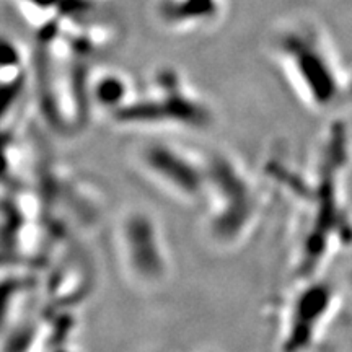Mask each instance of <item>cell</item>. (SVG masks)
Masks as SVG:
<instances>
[{
	"mask_svg": "<svg viewBox=\"0 0 352 352\" xmlns=\"http://www.w3.org/2000/svg\"><path fill=\"white\" fill-rule=\"evenodd\" d=\"M333 300L334 292L328 284L310 285L298 294L290 308L289 329L285 331L284 340L285 351L296 352L305 349L314 341L320 323L331 310Z\"/></svg>",
	"mask_w": 352,
	"mask_h": 352,
	"instance_id": "cell-7",
	"label": "cell"
},
{
	"mask_svg": "<svg viewBox=\"0 0 352 352\" xmlns=\"http://www.w3.org/2000/svg\"><path fill=\"white\" fill-rule=\"evenodd\" d=\"M109 118L122 126L202 129L212 122V109L182 70L160 65L135 85L129 101Z\"/></svg>",
	"mask_w": 352,
	"mask_h": 352,
	"instance_id": "cell-3",
	"label": "cell"
},
{
	"mask_svg": "<svg viewBox=\"0 0 352 352\" xmlns=\"http://www.w3.org/2000/svg\"><path fill=\"white\" fill-rule=\"evenodd\" d=\"M34 34L100 10V0H12Z\"/></svg>",
	"mask_w": 352,
	"mask_h": 352,
	"instance_id": "cell-9",
	"label": "cell"
},
{
	"mask_svg": "<svg viewBox=\"0 0 352 352\" xmlns=\"http://www.w3.org/2000/svg\"><path fill=\"white\" fill-rule=\"evenodd\" d=\"M135 83L121 70L100 69L95 70L91 77L90 96L94 108L103 109L111 116L129 101Z\"/></svg>",
	"mask_w": 352,
	"mask_h": 352,
	"instance_id": "cell-10",
	"label": "cell"
},
{
	"mask_svg": "<svg viewBox=\"0 0 352 352\" xmlns=\"http://www.w3.org/2000/svg\"><path fill=\"white\" fill-rule=\"evenodd\" d=\"M121 245L132 274L144 283H155L166 274L164 246L155 223L147 215H127L121 228Z\"/></svg>",
	"mask_w": 352,
	"mask_h": 352,
	"instance_id": "cell-6",
	"label": "cell"
},
{
	"mask_svg": "<svg viewBox=\"0 0 352 352\" xmlns=\"http://www.w3.org/2000/svg\"><path fill=\"white\" fill-rule=\"evenodd\" d=\"M153 13L168 32H206L220 23L226 13V0H155Z\"/></svg>",
	"mask_w": 352,
	"mask_h": 352,
	"instance_id": "cell-8",
	"label": "cell"
},
{
	"mask_svg": "<svg viewBox=\"0 0 352 352\" xmlns=\"http://www.w3.org/2000/svg\"><path fill=\"white\" fill-rule=\"evenodd\" d=\"M271 52L290 85L308 107L327 111L352 98V80L323 26L294 16L277 26Z\"/></svg>",
	"mask_w": 352,
	"mask_h": 352,
	"instance_id": "cell-2",
	"label": "cell"
},
{
	"mask_svg": "<svg viewBox=\"0 0 352 352\" xmlns=\"http://www.w3.org/2000/svg\"><path fill=\"white\" fill-rule=\"evenodd\" d=\"M140 166L162 188L179 197L196 199L206 195L209 162L201 164L188 151L166 142H153L140 151Z\"/></svg>",
	"mask_w": 352,
	"mask_h": 352,
	"instance_id": "cell-5",
	"label": "cell"
},
{
	"mask_svg": "<svg viewBox=\"0 0 352 352\" xmlns=\"http://www.w3.org/2000/svg\"><path fill=\"white\" fill-rule=\"evenodd\" d=\"M206 195H214L210 223L219 240H233L248 226L254 214V192L227 158L209 164Z\"/></svg>",
	"mask_w": 352,
	"mask_h": 352,
	"instance_id": "cell-4",
	"label": "cell"
},
{
	"mask_svg": "<svg viewBox=\"0 0 352 352\" xmlns=\"http://www.w3.org/2000/svg\"><path fill=\"white\" fill-rule=\"evenodd\" d=\"M33 80L43 120L57 132L74 134L87 124L95 57L57 28L34 34Z\"/></svg>",
	"mask_w": 352,
	"mask_h": 352,
	"instance_id": "cell-1",
	"label": "cell"
}]
</instances>
